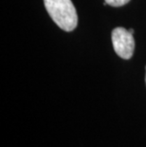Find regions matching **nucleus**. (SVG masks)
Instances as JSON below:
<instances>
[{"label":"nucleus","mask_w":146,"mask_h":147,"mask_svg":"<svg viewBox=\"0 0 146 147\" xmlns=\"http://www.w3.org/2000/svg\"><path fill=\"white\" fill-rule=\"evenodd\" d=\"M45 7L54 23L65 32H72L78 24V15L71 0H44Z\"/></svg>","instance_id":"obj_1"},{"label":"nucleus","mask_w":146,"mask_h":147,"mask_svg":"<svg viewBox=\"0 0 146 147\" xmlns=\"http://www.w3.org/2000/svg\"><path fill=\"white\" fill-rule=\"evenodd\" d=\"M112 44L115 52L120 58L128 60L133 56L135 41L133 33L124 28H116L112 32Z\"/></svg>","instance_id":"obj_2"},{"label":"nucleus","mask_w":146,"mask_h":147,"mask_svg":"<svg viewBox=\"0 0 146 147\" xmlns=\"http://www.w3.org/2000/svg\"><path fill=\"white\" fill-rule=\"evenodd\" d=\"M130 0H104L108 5L112 6V7H122V6L127 4Z\"/></svg>","instance_id":"obj_3"},{"label":"nucleus","mask_w":146,"mask_h":147,"mask_svg":"<svg viewBox=\"0 0 146 147\" xmlns=\"http://www.w3.org/2000/svg\"><path fill=\"white\" fill-rule=\"evenodd\" d=\"M129 32H131V33H134V30H133V29H130V30H129Z\"/></svg>","instance_id":"obj_4"},{"label":"nucleus","mask_w":146,"mask_h":147,"mask_svg":"<svg viewBox=\"0 0 146 147\" xmlns=\"http://www.w3.org/2000/svg\"><path fill=\"white\" fill-rule=\"evenodd\" d=\"M145 83H146V76H145Z\"/></svg>","instance_id":"obj_5"}]
</instances>
